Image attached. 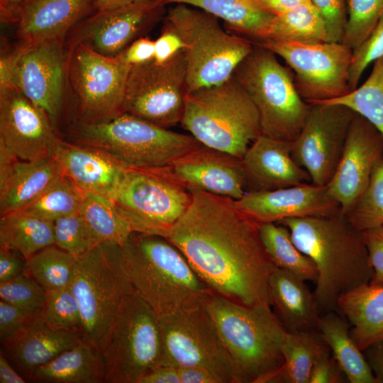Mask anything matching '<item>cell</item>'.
<instances>
[{"label": "cell", "instance_id": "cell-1", "mask_svg": "<svg viewBox=\"0 0 383 383\" xmlns=\"http://www.w3.org/2000/svg\"><path fill=\"white\" fill-rule=\"evenodd\" d=\"M192 202L166 238L212 293L245 306L270 305L267 283L275 266L259 223L235 200L191 189Z\"/></svg>", "mask_w": 383, "mask_h": 383}, {"label": "cell", "instance_id": "cell-2", "mask_svg": "<svg viewBox=\"0 0 383 383\" xmlns=\"http://www.w3.org/2000/svg\"><path fill=\"white\" fill-rule=\"evenodd\" d=\"M296 247L314 262L318 278L313 291L321 314L337 311L343 294L370 282L373 270L362 233L340 211L280 221Z\"/></svg>", "mask_w": 383, "mask_h": 383}, {"label": "cell", "instance_id": "cell-3", "mask_svg": "<svg viewBox=\"0 0 383 383\" xmlns=\"http://www.w3.org/2000/svg\"><path fill=\"white\" fill-rule=\"evenodd\" d=\"M121 253L134 290L157 315L205 305L212 294L182 252L162 236L133 232Z\"/></svg>", "mask_w": 383, "mask_h": 383}, {"label": "cell", "instance_id": "cell-4", "mask_svg": "<svg viewBox=\"0 0 383 383\" xmlns=\"http://www.w3.org/2000/svg\"><path fill=\"white\" fill-rule=\"evenodd\" d=\"M205 307L232 360L237 383H269L284 363L287 332L271 306H245L212 293Z\"/></svg>", "mask_w": 383, "mask_h": 383}, {"label": "cell", "instance_id": "cell-5", "mask_svg": "<svg viewBox=\"0 0 383 383\" xmlns=\"http://www.w3.org/2000/svg\"><path fill=\"white\" fill-rule=\"evenodd\" d=\"M180 123L203 145L240 160L262 134L257 109L233 76L187 93Z\"/></svg>", "mask_w": 383, "mask_h": 383}, {"label": "cell", "instance_id": "cell-6", "mask_svg": "<svg viewBox=\"0 0 383 383\" xmlns=\"http://www.w3.org/2000/svg\"><path fill=\"white\" fill-rule=\"evenodd\" d=\"M233 77L255 106L261 133L293 141L304 124L311 105L298 93L292 70L283 66L272 51L254 43Z\"/></svg>", "mask_w": 383, "mask_h": 383}, {"label": "cell", "instance_id": "cell-7", "mask_svg": "<svg viewBox=\"0 0 383 383\" xmlns=\"http://www.w3.org/2000/svg\"><path fill=\"white\" fill-rule=\"evenodd\" d=\"M166 19L185 45L187 93L229 79L254 45L246 37L226 31L216 16L187 4H174Z\"/></svg>", "mask_w": 383, "mask_h": 383}, {"label": "cell", "instance_id": "cell-8", "mask_svg": "<svg viewBox=\"0 0 383 383\" xmlns=\"http://www.w3.org/2000/svg\"><path fill=\"white\" fill-rule=\"evenodd\" d=\"M76 143L99 149L133 167H166L203 145L191 134L162 128L127 113L74 130Z\"/></svg>", "mask_w": 383, "mask_h": 383}, {"label": "cell", "instance_id": "cell-9", "mask_svg": "<svg viewBox=\"0 0 383 383\" xmlns=\"http://www.w3.org/2000/svg\"><path fill=\"white\" fill-rule=\"evenodd\" d=\"M82 316V337L101 350L126 296L134 291L121 246L100 243L77 258L69 286Z\"/></svg>", "mask_w": 383, "mask_h": 383}, {"label": "cell", "instance_id": "cell-10", "mask_svg": "<svg viewBox=\"0 0 383 383\" xmlns=\"http://www.w3.org/2000/svg\"><path fill=\"white\" fill-rule=\"evenodd\" d=\"M101 352L108 383H138L160 365L162 343L157 316L135 290L126 296Z\"/></svg>", "mask_w": 383, "mask_h": 383}, {"label": "cell", "instance_id": "cell-11", "mask_svg": "<svg viewBox=\"0 0 383 383\" xmlns=\"http://www.w3.org/2000/svg\"><path fill=\"white\" fill-rule=\"evenodd\" d=\"M192 199L191 191L170 167L127 166L114 201L129 218L134 232L166 238Z\"/></svg>", "mask_w": 383, "mask_h": 383}, {"label": "cell", "instance_id": "cell-12", "mask_svg": "<svg viewBox=\"0 0 383 383\" xmlns=\"http://www.w3.org/2000/svg\"><path fill=\"white\" fill-rule=\"evenodd\" d=\"M157 316L162 343L160 365L201 367L221 383H237L232 360L205 305Z\"/></svg>", "mask_w": 383, "mask_h": 383}, {"label": "cell", "instance_id": "cell-13", "mask_svg": "<svg viewBox=\"0 0 383 383\" xmlns=\"http://www.w3.org/2000/svg\"><path fill=\"white\" fill-rule=\"evenodd\" d=\"M68 60V77L81 123L106 121L124 113L131 66L80 43L72 44Z\"/></svg>", "mask_w": 383, "mask_h": 383}, {"label": "cell", "instance_id": "cell-14", "mask_svg": "<svg viewBox=\"0 0 383 383\" xmlns=\"http://www.w3.org/2000/svg\"><path fill=\"white\" fill-rule=\"evenodd\" d=\"M258 43L282 58L308 104L335 99L351 91L348 79L353 50L343 43L313 44L265 40Z\"/></svg>", "mask_w": 383, "mask_h": 383}, {"label": "cell", "instance_id": "cell-15", "mask_svg": "<svg viewBox=\"0 0 383 383\" xmlns=\"http://www.w3.org/2000/svg\"><path fill=\"white\" fill-rule=\"evenodd\" d=\"M187 89L184 50L164 63L134 65L128 73L124 113L168 128L180 123Z\"/></svg>", "mask_w": 383, "mask_h": 383}, {"label": "cell", "instance_id": "cell-16", "mask_svg": "<svg viewBox=\"0 0 383 383\" xmlns=\"http://www.w3.org/2000/svg\"><path fill=\"white\" fill-rule=\"evenodd\" d=\"M310 105L304 124L292 141V155L312 184L326 186L338 165L356 113L339 104Z\"/></svg>", "mask_w": 383, "mask_h": 383}, {"label": "cell", "instance_id": "cell-17", "mask_svg": "<svg viewBox=\"0 0 383 383\" xmlns=\"http://www.w3.org/2000/svg\"><path fill=\"white\" fill-rule=\"evenodd\" d=\"M62 39L21 45L13 52L9 87L19 90L55 124L63 95Z\"/></svg>", "mask_w": 383, "mask_h": 383}, {"label": "cell", "instance_id": "cell-18", "mask_svg": "<svg viewBox=\"0 0 383 383\" xmlns=\"http://www.w3.org/2000/svg\"><path fill=\"white\" fill-rule=\"evenodd\" d=\"M60 140L42 109L17 89H0V143L33 162L53 157Z\"/></svg>", "mask_w": 383, "mask_h": 383}, {"label": "cell", "instance_id": "cell-19", "mask_svg": "<svg viewBox=\"0 0 383 383\" xmlns=\"http://www.w3.org/2000/svg\"><path fill=\"white\" fill-rule=\"evenodd\" d=\"M383 156V135L367 119L355 113L343 154L327 184L329 194L347 213L367 187L373 170Z\"/></svg>", "mask_w": 383, "mask_h": 383}, {"label": "cell", "instance_id": "cell-20", "mask_svg": "<svg viewBox=\"0 0 383 383\" xmlns=\"http://www.w3.org/2000/svg\"><path fill=\"white\" fill-rule=\"evenodd\" d=\"M238 209L259 224L287 218L329 216L340 211L326 186L305 183L268 191H249L235 201Z\"/></svg>", "mask_w": 383, "mask_h": 383}, {"label": "cell", "instance_id": "cell-21", "mask_svg": "<svg viewBox=\"0 0 383 383\" xmlns=\"http://www.w3.org/2000/svg\"><path fill=\"white\" fill-rule=\"evenodd\" d=\"M164 5L162 0H150L96 11L76 27L72 44L80 43L104 56L115 57L133 42L146 21Z\"/></svg>", "mask_w": 383, "mask_h": 383}, {"label": "cell", "instance_id": "cell-22", "mask_svg": "<svg viewBox=\"0 0 383 383\" xmlns=\"http://www.w3.org/2000/svg\"><path fill=\"white\" fill-rule=\"evenodd\" d=\"M189 189L203 190L238 200L247 192L241 160L201 145L170 166Z\"/></svg>", "mask_w": 383, "mask_h": 383}, {"label": "cell", "instance_id": "cell-23", "mask_svg": "<svg viewBox=\"0 0 383 383\" xmlns=\"http://www.w3.org/2000/svg\"><path fill=\"white\" fill-rule=\"evenodd\" d=\"M292 141L260 135L241 164L249 191H268L311 182L308 172L292 155Z\"/></svg>", "mask_w": 383, "mask_h": 383}, {"label": "cell", "instance_id": "cell-24", "mask_svg": "<svg viewBox=\"0 0 383 383\" xmlns=\"http://www.w3.org/2000/svg\"><path fill=\"white\" fill-rule=\"evenodd\" d=\"M55 156L65 177L85 193L115 201L127 166L99 149L60 140Z\"/></svg>", "mask_w": 383, "mask_h": 383}, {"label": "cell", "instance_id": "cell-25", "mask_svg": "<svg viewBox=\"0 0 383 383\" xmlns=\"http://www.w3.org/2000/svg\"><path fill=\"white\" fill-rule=\"evenodd\" d=\"M96 0H24L13 20L22 45L62 39L66 33L94 9Z\"/></svg>", "mask_w": 383, "mask_h": 383}, {"label": "cell", "instance_id": "cell-26", "mask_svg": "<svg viewBox=\"0 0 383 383\" xmlns=\"http://www.w3.org/2000/svg\"><path fill=\"white\" fill-rule=\"evenodd\" d=\"M82 339L78 333L52 328L40 313L33 315L19 331L1 341V350L28 378L36 368L74 347Z\"/></svg>", "mask_w": 383, "mask_h": 383}, {"label": "cell", "instance_id": "cell-27", "mask_svg": "<svg viewBox=\"0 0 383 383\" xmlns=\"http://www.w3.org/2000/svg\"><path fill=\"white\" fill-rule=\"evenodd\" d=\"M271 309L286 331H318L321 313L306 281L274 267L267 283Z\"/></svg>", "mask_w": 383, "mask_h": 383}, {"label": "cell", "instance_id": "cell-28", "mask_svg": "<svg viewBox=\"0 0 383 383\" xmlns=\"http://www.w3.org/2000/svg\"><path fill=\"white\" fill-rule=\"evenodd\" d=\"M63 176L55 156L33 162L18 159L0 180V214L23 209Z\"/></svg>", "mask_w": 383, "mask_h": 383}, {"label": "cell", "instance_id": "cell-29", "mask_svg": "<svg viewBox=\"0 0 383 383\" xmlns=\"http://www.w3.org/2000/svg\"><path fill=\"white\" fill-rule=\"evenodd\" d=\"M337 311L350 323V334L362 351L383 340V285L367 283L342 294Z\"/></svg>", "mask_w": 383, "mask_h": 383}, {"label": "cell", "instance_id": "cell-30", "mask_svg": "<svg viewBox=\"0 0 383 383\" xmlns=\"http://www.w3.org/2000/svg\"><path fill=\"white\" fill-rule=\"evenodd\" d=\"M105 364L100 349L82 339L46 364L36 368L28 379L47 383L105 382Z\"/></svg>", "mask_w": 383, "mask_h": 383}, {"label": "cell", "instance_id": "cell-31", "mask_svg": "<svg viewBox=\"0 0 383 383\" xmlns=\"http://www.w3.org/2000/svg\"><path fill=\"white\" fill-rule=\"evenodd\" d=\"M164 4H183L204 11L225 21L236 32L253 39L265 40L274 17L256 0H162Z\"/></svg>", "mask_w": 383, "mask_h": 383}, {"label": "cell", "instance_id": "cell-32", "mask_svg": "<svg viewBox=\"0 0 383 383\" xmlns=\"http://www.w3.org/2000/svg\"><path fill=\"white\" fill-rule=\"evenodd\" d=\"M350 324L337 311L321 315L318 332L345 374L349 383H376L362 351L350 334Z\"/></svg>", "mask_w": 383, "mask_h": 383}, {"label": "cell", "instance_id": "cell-33", "mask_svg": "<svg viewBox=\"0 0 383 383\" xmlns=\"http://www.w3.org/2000/svg\"><path fill=\"white\" fill-rule=\"evenodd\" d=\"M282 351L284 363L269 383H309L316 360L331 349L318 331H287Z\"/></svg>", "mask_w": 383, "mask_h": 383}, {"label": "cell", "instance_id": "cell-34", "mask_svg": "<svg viewBox=\"0 0 383 383\" xmlns=\"http://www.w3.org/2000/svg\"><path fill=\"white\" fill-rule=\"evenodd\" d=\"M54 244V222L21 211L1 215L0 246L16 250L28 259Z\"/></svg>", "mask_w": 383, "mask_h": 383}, {"label": "cell", "instance_id": "cell-35", "mask_svg": "<svg viewBox=\"0 0 383 383\" xmlns=\"http://www.w3.org/2000/svg\"><path fill=\"white\" fill-rule=\"evenodd\" d=\"M259 231L265 251L276 267L316 283L318 272L314 262L294 243L285 226L263 223L259 225Z\"/></svg>", "mask_w": 383, "mask_h": 383}, {"label": "cell", "instance_id": "cell-36", "mask_svg": "<svg viewBox=\"0 0 383 383\" xmlns=\"http://www.w3.org/2000/svg\"><path fill=\"white\" fill-rule=\"evenodd\" d=\"M80 212L99 243L121 246L134 232L129 218L113 200L85 193Z\"/></svg>", "mask_w": 383, "mask_h": 383}, {"label": "cell", "instance_id": "cell-37", "mask_svg": "<svg viewBox=\"0 0 383 383\" xmlns=\"http://www.w3.org/2000/svg\"><path fill=\"white\" fill-rule=\"evenodd\" d=\"M265 40L313 44L327 42L323 22L310 1L274 16Z\"/></svg>", "mask_w": 383, "mask_h": 383}, {"label": "cell", "instance_id": "cell-38", "mask_svg": "<svg viewBox=\"0 0 383 383\" xmlns=\"http://www.w3.org/2000/svg\"><path fill=\"white\" fill-rule=\"evenodd\" d=\"M77 258L55 245H50L26 259V272L46 291L70 286Z\"/></svg>", "mask_w": 383, "mask_h": 383}, {"label": "cell", "instance_id": "cell-39", "mask_svg": "<svg viewBox=\"0 0 383 383\" xmlns=\"http://www.w3.org/2000/svg\"><path fill=\"white\" fill-rule=\"evenodd\" d=\"M84 196V192L63 176L35 201L18 211L54 222L79 211Z\"/></svg>", "mask_w": 383, "mask_h": 383}, {"label": "cell", "instance_id": "cell-40", "mask_svg": "<svg viewBox=\"0 0 383 383\" xmlns=\"http://www.w3.org/2000/svg\"><path fill=\"white\" fill-rule=\"evenodd\" d=\"M345 216L361 232L383 226V156L376 164L367 187Z\"/></svg>", "mask_w": 383, "mask_h": 383}, {"label": "cell", "instance_id": "cell-41", "mask_svg": "<svg viewBox=\"0 0 383 383\" xmlns=\"http://www.w3.org/2000/svg\"><path fill=\"white\" fill-rule=\"evenodd\" d=\"M41 316L55 329L75 332L82 335L79 306L69 287L46 291Z\"/></svg>", "mask_w": 383, "mask_h": 383}, {"label": "cell", "instance_id": "cell-42", "mask_svg": "<svg viewBox=\"0 0 383 383\" xmlns=\"http://www.w3.org/2000/svg\"><path fill=\"white\" fill-rule=\"evenodd\" d=\"M382 16L383 0H348V22L342 43L353 50Z\"/></svg>", "mask_w": 383, "mask_h": 383}, {"label": "cell", "instance_id": "cell-43", "mask_svg": "<svg viewBox=\"0 0 383 383\" xmlns=\"http://www.w3.org/2000/svg\"><path fill=\"white\" fill-rule=\"evenodd\" d=\"M54 245L76 258L99 244L80 210L54 221Z\"/></svg>", "mask_w": 383, "mask_h": 383}, {"label": "cell", "instance_id": "cell-44", "mask_svg": "<svg viewBox=\"0 0 383 383\" xmlns=\"http://www.w3.org/2000/svg\"><path fill=\"white\" fill-rule=\"evenodd\" d=\"M46 290L28 273L0 283V299L25 312L40 313L45 301Z\"/></svg>", "mask_w": 383, "mask_h": 383}, {"label": "cell", "instance_id": "cell-45", "mask_svg": "<svg viewBox=\"0 0 383 383\" xmlns=\"http://www.w3.org/2000/svg\"><path fill=\"white\" fill-rule=\"evenodd\" d=\"M383 56V16L357 48L353 50L348 83L351 91L358 87L365 70L371 63Z\"/></svg>", "mask_w": 383, "mask_h": 383}, {"label": "cell", "instance_id": "cell-46", "mask_svg": "<svg viewBox=\"0 0 383 383\" xmlns=\"http://www.w3.org/2000/svg\"><path fill=\"white\" fill-rule=\"evenodd\" d=\"M320 15L327 42L342 43L348 22V0H309Z\"/></svg>", "mask_w": 383, "mask_h": 383}, {"label": "cell", "instance_id": "cell-47", "mask_svg": "<svg viewBox=\"0 0 383 383\" xmlns=\"http://www.w3.org/2000/svg\"><path fill=\"white\" fill-rule=\"evenodd\" d=\"M369 262L373 270L371 284L383 285V226L362 232Z\"/></svg>", "mask_w": 383, "mask_h": 383}, {"label": "cell", "instance_id": "cell-48", "mask_svg": "<svg viewBox=\"0 0 383 383\" xmlns=\"http://www.w3.org/2000/svg\"><path fill=\"white\" fill-rule=\"evenodd\" d=\"M348 378L331 352L320 355L312 367L309 383H348Z\"/></svg>", "mask_w": 383, "mask_h": 383}, {"label": "cell", "instance_id": "cell-49", "mask_svg": "<svg viewBox=\"0 0 383 383\" xmlns=\"http://www.w3.org/2000/svg\"><path fill=\"white\" fill-rule=\"evenodd\" d=\"M185 45L179 34L171 23L165 19L161 34L155 40L154 61L164 63L172 58Z\"/></svg>", "mask_w": 383, "mask_h": 383}, {"label": "cell", "instance_id": "cell-50", "mask_svg": "<svg viewBox=\"0 0 383 383\" xmlns=\"http://www.w3.org/2000/svg\"><path fill=\"white\" fill-rule=\"evenodd\" d=\"M32 316L11 304L0 300L1 342L19 331Z\"/></svg>", "mask_w": 383, "mask_h": 383}, {"label": "cell", "instance_id": "cell-51", "mask_svg": "<svg viewBox=\"0 0 383 383\" xmlns=\"http://www.w3.org/2000/svg\"><path fill=\"white\" fill-rule=\"evenodd\" d=\"M155 40L140 38L131 43L116 57L122 62L132 67L154 60Z\"/></svg>", "mask_w": 383, "mask_h": 383}, {"label": "cell", "instance_id": "cell-52", "mask_svg": "<svg viewBox=\"0 0 383 383\" xmlns=\"http://www.w3.org/2000/svg\"><path fill=\"white\" fill-rule=\"evenodd\" d=\"M26 259L17 250L0 246V283L26 272Z\"/></svg>", "mask_w": 383, "mask_h": 383}, {"label": "cell", "instance_id": "cell-53", "mask_svg": "<svg viewBox=\"0 0 383 383\" xmlns=\"http://www.w3.org/2000/svg\"><path fill=\"white\" fill-rule=\"evenodd\" d=\"M362 353L376 383H383V340L366 348Z\"/></svg>", "mask_w": 383, "mask_h": 383}, {"label": "cell", "instance_id": "cell-54", "mask_svg": "<svg viewBox=\"0 0 383 383\" xmlns=\"http://www.w3.org/2000/svg\"><path fill=\"white\" fill-rule=\"evenodd\" d=\"M138 383H181V381L177 367L160 365L143 375Z\"/></svg>", "mask_w": 383, "mask_h": 383}, {"label": "cell", "instance_id": "cell-55", "mask_svg": "<svg viewBox=\"0 0 383 383\" xmlns=\"http://www.w3.org/2000/svg\"><path fill=\"white\" fill-rule=\"evenodd\" d=\"M181 383H221L210 372L197 367H177Z\"/></svg>", "mask_w": 383, "mask_h": 383}, {"label": "cell", "instance_id": "cell-56", "mask_svg": "<svg viewBox=\"0 0 383 383\" xmlns=\"http://www.w3.org/2000/svg\"><path fill=\"white\" fill-rule=\"evenodd\" d=\"M265 10L277 16L285 13L309 0H256Z\"/></svg>", "mask_w": 383, "mask_h": 383}, {"label": "cell", "instance_id": "cell-57", "mask_svg": "<svg viewBox=\"0 0 383 383\" xmlns=\"http://www.w3.org/2000/svg\"><path fill=\"white\" fill-rule=\"evenodd\" d=\"M26 380L21 377L11 366L5 355L0 353V382L25 383Z\"/></svg>", "mask_w": 383, "mask_h": 383}, {"label": "cell", "instance_id": "cell-58", "mask_svg": "<svg viewBox=\"0 0 383 383\" xmlns=\"http://www.w3.org/2000/svg\"><path fill=\"white\" fill-rule=\"evenodd\" d=\"M133 2V0H96L94 7L96 11H104L118 9Z\"/></svg>", "mask_w": 383, "mask_h": 383}, {"label": "cell", "instance_id": "cell-59", "mask_svg": "<svg viewBox=\"0 0 383 383\" xmlns=\"http://www.w3.org/2000/svg\"><path fill=\"white\" fill-rule=\"evenodd\" d=\"M24 0H0L1 19L12 20L17 6Z\"/></svg>", "mask_w": 383, "mask_h": 383}, {"label": "cell", "instance_id": "cell-60", "mask_svg": "<svg viewBox=\"0 0 383 383\" xmlns=\"http://www.w3.org/2000/svg\"><path fill=\"white\" fill-rule=\"evenodd\" d=\"M134 2H137V1H150V0H133Z\"/></svg>", "mask_w": 383, "mask_h": 383}]
</instances>
